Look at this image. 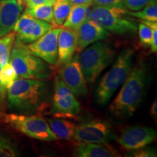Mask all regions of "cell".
<instances>
[{
	"label": "cell",
	"instance_id": "1",
	"mask_svg": "<svg viewBox=\"0 0 157 157\" xmlns=\"http://www.w3.org/2000/svg\"><path fill=\"white\" fill-rule=\"evenodd\" d=\"M148 78V68L143 60L132 67L121 84L119 93L109 106L115 117L124 119L132 117L142 103Z\"/></svg>",
	"mask_w": 157,
	"mask_h": 157
},
{
	"label": "cell",
	"instance_id": "2",
	"mask_svg": "<svg viewBox=\"0 0 157 157\" xmlns=\"http://www.w3.org/2000/svg\"><path fill=\"white\" fill-rule=\"evenodd\" d=\"M48 88L42 80L18 77L7 92V106L13 111L31 113L44 109Z\"/></svg>",
	"mask_w": 157,
	"mask_h": 157
},
{
	"label": "cell",
	"instance_id": "3",
	"mask_svg": "<svg viewBox=\"0 0 157 157\" xmlns=\"http://www.w3.org/2000/svg\"><path fill=\"white\" fill-rule=\"evenodd\" d=\"M134 57L133 49H124L109 71L102 77L95 92L96 101L99 105H106L124 83L133 67Z\"/></svg>",
	"mask_w": 157,
	"mask_h": 157
},
{
	"label": "cell",
	"instance_id": "4",
	"mask_svg": "<svg viewBox=\"0 0 157 157\" xmlns=\"http://www.w3.org/2000/svg\"><path fill=\"white\" fill-rule=\"evenodd\" d=\"M116 51L106 42L98 41L84 49L78 62L87 84L93 85L102 71L112 62Z\"/></svg>",
	"mask_w": 157,
	"mask_h": 157
},
{
	"label": "cell",
	"instance_id": "5",
	"mask_svg": "<svg viewBox=\"0 0 157 157\" xmlns=\"http://www.w3.org/2000/svg\"><path fill=\"white\" fill-rule=\"evenodd\" d=\"M18 77L42 80L53 74L50 64L31 53L24 44L15 41L9 61Z\"/></svg>",
	"mask_w": 157,
	"mask_h": 157
},
{
	"label": "cell",
	"instance_id": "6",
	"mask_svg": "<svg viewBox=\"0 0 157 157\" xmlns=\"http://www.w3.org/2000/svg\"><path fill=\"white\" fill-rule=\"evenodd\" d=\"M90 18L118 35L133 34L137 30V23L123 7L94 5L90 8Z\"/></svg>",
	"mask_w": 157,
	"mask_h": 157
},
{
	"label": "cell",
	"instance_id": "7",
	"mask_svg": "<svg viewBox=\"0 0 157 157\" xmlns=\"http://www.w3.org/2000/svg\"><path fill=\"white\" fill-rule=\"evenodd\" d=\"M0 121L31 138L48 142L58 140L46 119L39 115L5 113L0 111Z\"/></svg>",
	"mask_w": 157,
	"mask_h": 157
},
{
	"label": "cell",
	"instance_id": "8",
	"mask_svg": "<svg viewBox=\"0 0 157 157\" xmlns=\"http://www.w3.org/2000/svg\"><path fill=\"white\" fill-rule=\"evenodd\" d=\"M81 105L75 95L68 89L58 75L55 78L54 95L51 113L56 117L74 118L79 114Z\"/></svg>",
	"mask_w": 157,
	"mask_h": 157
},
{
	"label": "cell",
	"instance_id": "9",
	"mask_svg": "<svg viewBox=\"0 0 157 157\" xmlns=\"http://www.w3.org/2000/svg\"><path fill=\"white\" fill-rule=\"evenodd\" d=\"M74 139L78 143H108L116 139V135L107 121L90 120L76 126Z\"/></svg>",
	"mask_w": 157,
	"mask_h": 157
},
{
	"label": "cell",
	"instance_id": "10",
	"mask_svg": "<svg viewBox=\"0 0 157 157\" xmlns=\"http://www.w3.org/2000/svg\"><path fill=\"white\" fill-rule=\"evenodd\" d=\"M52 28L54 27L50 23L35 18L25 10L17 21L13 31L15 32V41L28 44L35 42Z\"/></svg>",
	"mask_w": 157,
	"mask_h": 157
},
{
	"label": "cell",
	"instance_id": "11",
	"mask_svg": "<svg viewBox=\"0 0 157 157\" xmlns=\"http://www.w3.org/2000/svg\"><path fill=\"white\" fill-rule=\"evenodd\" d=\"M60 28H52L42 36L30 44H24L31 53L48 64L56 65L58 60V40Z\"/></svg>",
	"mask_w": 157,
	"mask_h": 157
},
{
	"label": "cell",
	"instance_id": "12",
	"mask_svg": "<svg viewBox=\"0 0 157 157\" xmlns=\"http://www.w3.org/2000/svg\"><path fill=\"white\" fill-rule=\"evenodd\" d=\"M58 76L68 89L77 96L88 94L87 84L78 62V54L74 55L70 61L60 66Z\"/></svg>",
	"mask_w": 157,
	"mask_h": 157
},
{
	"label": "cell",
	"instance_id": "13",
	"mask_svg": "<svg viewBox=\"0 0 157 157\" xmlns=\"http://www.w3.org/2000/svg\"><path fill=\"white\" fill-rule=\"evenodd\" d=\"M156 139V132L151 127L133 126L123 129L117 141L127 151H134L147 146Z\"/></svg>",
	"mask_w": 157,
	"mask_h": 157
},
{
	"label": "cell",
	"instance_id": "14",
	"mask_svg": "<svg viewBox=\"0 0 157 157\" xmlns=\"http://www.w3.org/2000/svg\"><path fill=\"white\" fill-rule=\"evenodd\" d=\"M77 47L76 52H81L93 43L109 39L110 33L95 21L87 18L76 30Z\"/></svg>",
	"mask_w": 157,
	"mask_h": 157
},
{
	"label": "cell",
	"instance_id": "15",
	"mask_svg": "<svg viewBox=\"0 0 157 157\" xmlns=\"http://www.w3.org/2000/svg\"><path fill=\"white\" fill-rule=\"evenodd\" d=\"M77 32L74 29L60 27L58 40V60L56 66L60 67L71 59L76 52Z\"/></svg>",
	"mask_w": 157,
	"mask_h": 157
},
{
	"label": "cell",
	"instance_id": "16",
	"mask_svg": "<svg viewBox=\"0 0 157 157\" xmlns=\"http://www.w3.org/2000/svg\"><path fill=\"white\" fill-rule=\"evenodd\" d=\"M22 11L16 0H0V37L13 31Z\"/></svg>",
	"mask_w": 157,
	"mask_h": 157
},
{
	"label": "cell",
	"instance_id": "17",
	"mask_svg": "<svg viewBox=\"0 0 157 157\" xmlns=\"http://www.w3.org/2000/svg\"><path fill=\"white\" fill-rule=\"evenodd\" d=\"M74 155L78 157H116L119 152L109 143H78Z\"/></svg>",
	"mask_w": 157,
	"mask_h": 157
},
{
	"label": "cell",
	"instance_id": "18",
	"mask_svg": "<svg viewBox=\"0 0 157 157\" xmlns=\"http://www.w3.org/2000/svg\"><path fill=\"white\" fill-rule=\"evenodd\" d=\"M91 6L90 4H74L61 27L77 30L85 20L90 18Z\"/></svg>",
	"mask_w": 157,
	"mask_h": 157
},
{
	"label": "cell",
	"instance_id": "19",
	"mask_svg": "<svg viewBox=\"0 0 157 157\" xmlns=\"http://www.w3.org/2000/svg\"><path fill=\"white\" fill-rule=\"evenodd\" d=\"M52 132L62 140H69L74 139L76 125L71 121L58 118H49L46 119Z\"/></svg>",
	"mask_w": 157,
	"mask_h": 157
},
{
	"label": "cell",
	"instance_id": "20",
	"mask_svg": "<svg viewBox=\"0 0 157 157\" xmlns=\"http://www.w3.org/2000/svg\"><path fill=\"white\" fill-rule=\"evenodd\" d=\"M17 78L16 72L9 62L2 66L0 71V99L3 105L5 102L7 90Z\"/></svg>",
	"mask_w": 157,
	"mask_h": 157
},
{
	"label": "cell",
	"instance_id": "21",
	"mask_svg": "<svg viewBox=\"0 0 157 157\" xmlns=\"http://www.w3.org/2000/svg\"><path fill=\"white\" fill-rule=\"evenodd\" d=\"M29 13L41 21H44L48 22L56 28L57 24L55 21L54 13H53V5L47 4V5H40L35 6V7H30L25 10Z\"/></svg>",
	"mask_w": 157,
	"mask_h": 157
},
{
	"label": "cell",
	"instance_id": "22",
	"mask_svg": "<svg viewBox=\"0 0 157 157\" xmlns=\"http://www.w3.org/2000/svg\"><path fill=\"white\" fill-rule=\"evenodd\" d=\"M15 42V32L11 31L0 37V65L4 66L9 61L12 49Z\"/></svg>",
	"mask_w": 157,
	"mask_h": 157
},
{
	"label": "cell",
	"instance_id": "23",
	"mask_svg": "<svg viewBox=\"0 0 157 157\" xmlns=\"http://www.w3.org/2000/svg\"><path fill=\"white\" fill-rule=\"evenodd\" d=\"M74 4L69 0H56L53 5L55 21L58 27L63 24Z\"/></svg>",
	"mask_w": 157,
	"mask_h": 157
},
{
	"label": "cell",
	"instance_id": "24",
	"mask_svg": "<svg viewBox=\"0 0 157 157\" xmlns=\"http://www.w3.org/2000/svg\"><path fill=\"white\" fill-rule=\"evenodd\" d=\"M130 16L137 17L140 20L157 22V4L156 1L149 4L143 9L137 11L127 10Z\"/></svg>",
	"mask_w": 157,
	"mask_h": 157
},
{
	"label": "cell",
	"instance_id": "25",
	"mask_svg": "<svg viewBox=\"0 0 157 157\" xmlns=\"http://www.w3.org/2000/svg\"><path fill=\"white\" fill-rule=\"evenodd\" d=\"M20 156L16 145L8 136L0 132V157H15Z\"/></svg>",
	"mask_w": 157,
	"mask_h": 157
},
{
	"label": "cell",
	"instance_id": "26",
	"mask_svg": "<svg viewBox=\"0 0 157 157\" xmlns=\"http://www.w3.org/2000/svg\"><path fill=\"white\" fill-rule=\"evenodd\" d=\"M139 38L141 44L144 47H150L152 37V29L148 25L142 22L139 23L137 26Z\"/></svg>",
	"mask_w": 157,
	"mask_h": 157
},
{
	"label": "cell",
	"instance_id": "27",
	"mask_svg": "<svg viewBox=\"0 0 157 157\" xmlns=\"http://www.w3.org/2000/svg\"><path fill=\"white\" fill-rule=\"evenodd\" d=\"M124 7L129 11H137L156 0H121Z\"/></svg>",
	"mask_w": 157,
	"mask_h": 157
},
{
	"label": "cell",
	"instance_id": "28",
	"mask_svg": "<svg viewBox=\"0 0 157 157\" xmlns=\"http://www.w3.org/2000/svg\"><path fill=\"white\" fill-rule=\"evenodd\" d=\"M129 156L134 157H154L156 156V151L154 148L145 146L137 150L131 151Z\"/></svg>",
	"mask_w": 157,
	"mask_h": 157
},
{
	"label": "cell",
	"instance_id": "29",
	"mask_svg": "<svg viewBox=\"0 0 157 157\" xmlns=\"http://www.w3.org/2000/svg\"><path fill=\"white\" fill-rule=\"evenodd\" d=\"M93 5L119 7L125 8L121 0H93Z\"/></svg>",
	"mask_w": 157,
	"mask_h": 157
},
{
	"label": "cell",
	"instance_id": "30",
	"mask_svg": "<svg viewBox=\"0 0 157 157\" xmlns=\"http://www.w3.org/2000/svg\"><path fill=\"white\" fill-rule=\"evenodd\" d=\"M56 0H24L27 8L35 7V6L40 5H47V4H51L54 5Z\"/></svg>",
	"mask_w": 157,
	"mask_h": 157
},
{
	"label": "cell",
	"instance_id": "31",
	"mask_svg": "<svg viewBox=\"0 0 157 157\" xmlns=\"http://www.w3.org/2000/svg\"><path fill=\"white\" fill-rule=\"evenodd\" d=\"M150 113L151 115L152 116L153 118L156 120V117H157V103H156V100L153 102L151 106L150 109Z\"/></svg>",
	"mask_w": 157,
	"mask_h": 157
},
{
	"label": "cell",
	"instance_id": "32",
	"mask_svg": "<svg viewBox=\"0 0 157 157\" xmlns=\"http://www.w3.org/2000/svg\"><path fill=\"white\" fill-rule=\"evenodd\" d=\"M73 4H90L93 5V0H69Z\"/></svg>",
	"mask_w": 157,
	"mask_h": 157
},
{
	"label": "cell",
	"instance_id": "33",
	"mask_svg": "<svg viewBox=\"0 0 157 157\" xmlns=\"http://www.w3.org/2000/svg\"><path fill=\"white\" fill-rule=\"evenodd\" d=\"M17 3L18 4L20 7H23V2H24V0H16Z\"/></svg>",
	"mask_w": 157,
	"mask_h": 157
},
{
	"label": "cell",
	"instance_id": "34",
	"mask_svg": "<svg viewBox=\"0 0 157 157\" xmlns=\"http://www.w3.org/2000/svg\"><path fill=\"white\" fill-rule=\"evenodd\" d=\"M3 109H4V105H3V103H2L1 99H0V111H1V110H2Z\"/></svg>",
	"mask_w": 157,
	"mask_h": 157
}]
</instances>
